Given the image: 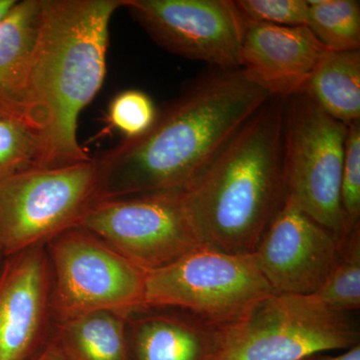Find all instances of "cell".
I'll use <instances>...</instances> for the list:
<instances>
[{
  "instance_id": "6da1fadb",
  "label": "cell",
  "mask_w": 360,
  "mask_h": 360,
  "mask_svg": "<svg viewBox=\"0 0 360 360\" xmlns=\"http://www.w3.org/2000/svg\"><path fill=\"white\" fill-rule=\"evenodd\" d=\"M270 98L241 68L205 71L158 111L146 134L96 158V202L184 191Z\"/></svg>"
},
{
  "instance_id": "7a4b0ae2",
  "label": "cell",
  "mask_w": 360,
  "mask_h": 360,
  "mask_svg": "<svg viewBox=\"0 0 360 360\" xmlns=\"http://www.w3.org/2000/svg\"><path fill=\"white\" fill-rule=\"evenodd\" d=\"M284 98L271 97L182 191L201 245L253 253L283 205Z\"/></svg>"
},
{
  "instance_id": "3957f363",
  "label": "cell",
  "mask_w": 360,
  "mask_h": 360,
  "mask_svg": "<svg viewBox=\"0 0 360 360\" xmlns=\"http://www.w3.org/2000/svg\"><path fill=\"white\" fill-rule=\"evenodd\" d=\"M125 0H42L33 51V96L47 118L42 167L92 158L77 139L78 118L103 86L110 25Z\"/></svg>"
},
{
  "instance_id": "277c9868",
  "label": "cell",
  "mask_w": 360,
  "mask_h": 360,
  "mask_svg": "<svg viewBox=\"0 0 360 360\" xmlns=\"http://www.w3.org/2000/svg\"><path fill=\"white\" fill-rule=\"evenodd\" d=\"M274 295L255 253L205 245L146 272L144 309L181 310L217 328L233 326Z\"/></svg>"
},
{
  "instance_id": "5b68a950",
  "label": "cell",
  "mask_w": 360,
  "mask_h": 360,
  "mask_svg": "<svg viewBox=\"0 0 360 360\" xmlns=\"http://www.w3.org/2000/svg\"><path fill=\"white\" fill-rule=\"evenodd\" d=\"M348 124L315 105L304 94L284 98L283 172L285 198L333 233L348 231L340 187Z\"/></svg>"
},
{
  "instance_id": "8992f818",
  "label": "cell",
  "mask_w": 360,
  "mask_h": 360,
  "mask_svg": "<svg viewBox=\"0 0 360 360\" xmlns=\"http://www.w3.org/2000/svg\"><path fill=\"white\" fill-rule=\"evenodd\" d=\"M359 343L349 312L312 295H272L243 321L222 328L217 360H309Z\"/></svg>"
},
{
  "instance_id": "52a82bcc",
  "label": "cell",
  "mask_w": 360,
  "mask_h": 360,
  "mask_svg": "<svg viewBox=\"0 0 360 360\" xmlns=\"http://www.w3.org/2000/svg\"><path fill=\"white\" fill-rule=\"evenodd\" d=\"M51 269L52 321L96 311L143 309L146 271L82 226L45 245Z\"/></svg>"
},
{
  "instance_id": "ba28073f",
  "label": "cell",
  "mask_w": 360,
  "mask_h": 360,
  "mask_svg": "<svg viewBox=\"0 0 360 360\" xmlns=\"http://www.w3.org/2000/svg\"><path fill=\"white\" fill-rule=\"evenodd\" d=\"M96 158L0 180V251L11 257L79 226L96 203Z\"/></svg>"
},
{
  "instance_id": "9c48e42d",
  "label": "cell",
  "mask_w": 360,
  "mask_h": 360,
  "mask_svg": "<svg viewBox=\"0 0 360 360\" xmlns=\"http://www.w3.org/2000/svg\"><path fill=\"white\" fill-rule=\"evenodd\" d=\"M79 226L146 272L162 269L201 245L184 207L182 191L99 201Z\"/></svg>"
},
{
  "instance_id": "30bf717a",
  "label": "cell",
  "mask_w": 360,
  "mask_h": 360,
  "mask_svg": "<svg viewBox=\"0 0 360 360\" xmlns=\"http://www.w3.org/2000/svg\"><path fill=\"white\" fill-rule=\"evenodd\" d=\"M123 8L170 53L240 68L245 23L234 0H125Z\"/></svg>"
},
{
  "instance_id": "8fae6325",
  "label": "cell",
  "mask_w": 360,
  "mask_h": 360,
  "mask_svg": "<svg viewBox=\"0 0 360 360\" xmlns=\"http://www.w3.org/2000/svg\"><path fill=\"white\" fill-rule=\"evenodd\" d=\"M338 250L331 232L284 198L253 253L276 295H312L326 283Z\"/></svg>"
},
{
  "instance_id": "7c38bea8",
  "label": "cell",
  "mask_w": 360,
  "mask_h": 360,
  "mask_svg": "<svg viewBox=\"0 0 360 360\" xmlns=\"http://www.w3.org/2000/svg\"><path fill=\"white\" fill-rule=\"evenodd\" d=\"M45 245L4 257L0 269V360H32L52 333Z\"/></svg>"
},
{
  "instance_id": "4fadbf2b",
  "label": "cell",
  "mask_w": 360,
  "mask_h": 360,
  "mask_svg": "<svg viewBox=\"0 0 360 360\" xmlns=\"http://www.w3.org/2000/svg\"><path fill=\"white\" fill-rule=\"evenodd\" d=\"M240 68L271 97L303 94L328 49L307 26L245 22Z\"/></svg>"
},
{
  "instance_id": "5bb4252c",
  "label": "cell",
  "mask_w": 360,
  "mask_h": 360,
  "mask_svg": "<svg viewBox=\"0 0 360 360\" xmlns=\"http://www.w3.org/2000/svg\"><path fill=\"white\" fill-rule=\"evenodd\" d=\"M41 9L42 0H18L0 22V116L44 132L47 118L30 82Z\"/></svg>"
},
{
  "instance_id": "9a60e30c",
  "label": "cell",
  "mask_w": 360,
  "mask_h": 360,
  "mask_svg": "<svg viewBox=\"0 0 360 360\" xmlns=\"http://www.w3.org/2000/svg\"><path fill=\"white\" fill-rule=\"evenodd\" d=\"M222 328L170 309H144L127 321L129 360H217Z\"/></svg>"
},
{
  "instance_id": "2e32d148",
  "label": "cell",
  "mask_w": 360,
  "mask_h": 360,
  "mask_svg": "<svg viewBox=\"0 0 360 360\" xmlns=\"http://www.w3.org/2000/svg\"><path fill=\"white\" fill-rule=\"evenodd\" d=\"M129 314L105 310L53 322L51 335L70 360H129Z\"/></svg>"
},
{
  "instance_id": "e0dca14e",
  "label": "cell",
  "mask_w": 360,
  "mask_h": 360,
  "mask_svg": "<svg viewBox=\"0 0 360 360\" xmlns=\"http://www.w3.org/2000/svg\"><path fill=\"white\" fill-rule=\"evenodd\" d=\"M303 94L338 122L360 120V51H326Z\"/></svg>"
},
{
  "instance_id": "ac0fdd59",
  "label": "cell",
  "mask_w": 360,
  "mask_h": 360,
  "mask_svg": "<svg viewBox=\"0 0 360 360\" xmlns=\"http://www.w3.org/2000/svg\"><path fill=\"white\" fill-rule=\"evenodd\" d=\"M307 28L328 51H360V2L307 0Z\"/></svg>"
},
{
  "instance_id": "d6986e66",
  "label": "cell",
  "mask_w": 360,
  "mask_h": 360,
  "mask_svg": "<svg viewBox=\"0 0 360 360\" xmlns=\"http://www.w3.org/2000/svg\"><path fill=\"white\" fill-rule=\"evenodd\" d=\"M312 296L338 311L350 312L360 309L359 224L341 241L330 274Z\"/></svg>"
},
{
  "instance_id": "ffe728a7",
  "label": "cell",
  "mask_w": 360,
  "mask_h": 360,
  "mask_svg": "<svg viewBox=\"0 0 360 360\" xmlns=\"http://www.w3.org/2000/svg\"><path fill=\"white\" fill-rule=\"evenodd\" d=\"M44 156V132L0 116V180L42 167Z\"/></svg>"
},
{
  "instance_id": "44dd1931",
  "label": "cell",
  "mask_w": 360,
  "mask_h": 360,
  "mask_svg": "<svg viewBox=\"0 0 360 360\" xmlns=\"http://www.w3.org/2000/svg\"><path fill=\"white\" fill-rule=\"evenodd\" d=\"M153 99L137 89L123 90L113 97L108 108V122L110 127L132 139L146 134L158 115Z\"/></svg>"
},
{
  "instance_id": "7402d4cb",
  "label": "cell",
  "mask_w": 360,
  "mask_h": 360,
  "mask_svg": "<svg viewBox=\"0 0 360 360\" xmlns=\"http://www.w3.org/2000/svg\"><path fill=\"white\" fill-rule=\"evenodd\" d=\"M341 208L348 233L359 224L360 120L348 124L340 187Z\"/></svg>"
},
{
  "instance_id": "603a6c76",
  "label": "cell",
  "mask_w": 360,
  "mask_h": 360,
  "mask_svg": "<svg viewBox=\"0 0 360 360\" xmlns=\"http://www.w3.org/2000/svg\"><path fill=\"white\" fill-rule=\"evenodd\" d=\"M245 22L288 26H307V0H234Z\"/></svg>"
},
{
  "instance_id": "cb8c5ba5",
  "label": "cell",
  "mask_w": 360,
  "mask_h": 360,
  "mask_svg": "<svg viewBox=\"0 0 360 360\" xmlns=\"http://www.w3.org/2000/svg\"><path fill=\"white\" fill-rule=\"evenodd\" d=\"M32 360H70L60 345L51 336L46 345Z\"/></svg>"
},
{
  "instance_id": "d4e9b609",
  "label": "cell",
  "mask_w": 360,
  "mask_h": 360,
  "mask_svg": "<svg viewBox=\"0 0 360 360\" xmlns=\"http://www.w3.org/2000/svg\"><path fill=\"white\" fill-rule=\"evenodd\" d=\"M310 360H360V345H354V347L345 349L343 354L336 355V356H321L314 357Z\"/></svg>"
},
{
  "instance_id": "484cf974",
  "label": "cell",
  "mask_w": 360,
  "mask_h": 360,
  "mask_svg": "<svg viewBox=\"0 0 360 360\" xmlns=\"http://www.w3.org/2000/svg\"><path fill=\"white\" fill-rule=\"evenodd\" d=\"M18 0H0V22L9 13V11L15 6Z\"/></svg>"
},
{
  "instance_id": "4316f807",
  "label": "cell",
  "mask_w": 360,
  "mask_h": 360,
  "mask_svg": "<svg viewBox=\"0 0 360 360\" xmlns=\"http://www.w3.org/2000/svg\"><path fill=\"white\" fill-rule=\"evenodd\" d=\"M4 257L0 251V269H1L2 264H4Z\"/></svg>"
},
{
  "instance_id": "83f0119b",
  "label": "cell",
  "mask_w": 360,
  "mask_h": 360,
  "mask_svg": "<svg viewBox=\"0 0 360 360\" xmlns=\"http://www.w3.org/2000/svg\"><path fill=\"white\" fill-rule=\"evenodd\" d=\"M309 360H310V359H309Z\"/></svg>"
}]
</instances>
